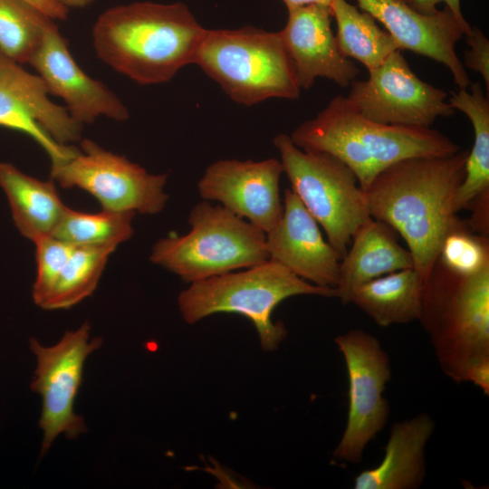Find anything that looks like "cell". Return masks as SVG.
<instances>
[{"label": "cell", "mask_w": 489, "mask_h": 489, "mask_svg": "<svg viewBox=\"0 0 489 489\" xmlns=\"http://www.w3.org/2000/svg\"><path fill=\"white\" fill-rule=\"evenodd\" d=\"M190 230L158 240L149 260L192 283L269 260L265 233L221 205L203 200L191 209Z\"/></svg>", "instance_id": "52a82bcc"}, {"label": "cell", "mask_w": 489, "mask_h": 489, "mask_svg": "<svg viewBox=\"0 0 489 489\" xmlns=\"http://www.w3.org/2000/svg\"><path fill=\"white\" fill-rule=\"evenodd\" d=\"M471 217L466 220L470 229L489 237V191L479 195L471 204Z\"/></svg>", "instance_id": "4dcf8cb0"}, {"label": "cell", "mask_w": 489, "mask_h": 489, "mask_svg": "<svg viewBox=\"0 0 489 489\" xmlns=\"http://www.w3.org/2000/svg\"><path fill=\"white\" fill-rule=\"evenodd\" d=\"M287 8L302 6L311 4H321L331 5L332 0H283Z\"/></svg>", "instance_id": "836d02e7"}, {"label": "cell", "mask_w": 489, "mask_h": 489, "mask_svg": "<svg viewBox=\"0 0 489 489\" xmlns=\"http://www.w3.org/2000/svg\"><path fill=\"white\" fill-rule=\"evenodd\" d=\"M194 63L244 106L300 97L302 88L279 32L250 25L206 29Z\"/></svg>", "instance_id": "8992f818"}, {"label": "cell", "mask_w": 489, "mask_h": 489, "mask_svg": "<svg viewBox=\"0 0 489 489\" xmlns=\"http://www.w3.org/2000/svg\"><path fill=\"white\" fill-rule=\"evenodd\" d=\"M334 342L346 365L349 406L345 429L332 456L358 465L388 420L390 408L383 394L391 379V364L379 340L363 330L340 334Z\"/></svg>", "instance_id": "9c48e42d"}, {"label": "cell", "mask_w": 489, "mask_h": 489, "mask_svg": "<svg viewBox=\"0 0 489 489\" xmlns=\"http://www.w3.org/2000/svg\"><path fill=\"white\" fill-rule=\"evenodd\" d=\"M443 373L489 395V265L464 271L436 259L418 319Z\"/></svg>", "instance_id": "3957f363"}, {"label": "cell", "mask_w": 489, "mask_h": 489, "mask_svg": "<svg viewBox=\"0 0 489 489\" xmlns=\"http://www.w3.org/2000/svg\"><path fill=\"white\" fill-rule=\"evenodd\" d=\"M0 187L23 236L35 242L53 235L65 208L53 179L43 181L0 161Z\"/></svg>", "instance_id": "44dd1931"}, {"label": "cell", "mask_w": 489, "mask_h": 489, "mask_svg": "<svg viewBox=\"0 0 489 489\" xmlns=\"http://www.w3.org/2000/svg\"><path fill=\"white\" fill-rule=\"evenodd\" d=\"M437 259L464 271L483 268L489 265V237L473 232L467 225L446 237Z\"/></svg>", "instance_id": "f1b7e54d"}, {"label": "cell", "mask_w": 489, "mask_h": 489, "mask_svg": "<svg viewBox=\"0 0 489 489\" xmlns=\"http://www.w3.org/2000/svg\"><path fill=\"white\" fill-rule=\"evenodd\" d=\"M359 7L384 25L399 50H409L444 64L459 89L471 81L457 56V42L471 31L446 7L431 14L412 8L405 0H357Z\"/></svg>", "instance_id": "9a60e30c"}, {"label": "cell", "mask_w": 489, "mask_h": 489, "mask_svg": "<svg viewBox=\"0 0 489 489\" xmlns=\"http://www.w3.org/2000/svg\"><path fill=\"white\" fill-rule=\"evenodd\" d=\"M287 10L286 24L279 34L301 88H311L317 78L350 86L360 71L338 46L331 29V6L311 4Z\"/></svg>", "instance_id": "e0dca14e"}, {"label": "cell", "mask_w": 489, "mask_h": 489, "mask_svg": "<svg viewBox=\"0 0 489 489\" xmlns=\"http://www.w3.org/2000/svg\"><path fill=\"white\" fill-rule=\"evenodd\" d=\"M470 91L452 92L449 104L470 120L475 140L465 162V173L455 199L458 213L468 209L482 193L489 191V99L479 82L470 83Z\"/></svg>", "instance_id": "603a6c76"}, {"label": "cell", "mask_w": 489, "mask_h": 489, "mask_svg": "<svg viewBox=\"0 0 489 489\" xmlns=\"http://www.w3.org/2000/svg\"><path fill=\"white\" fill-rule=\"evenodd\" d=\"M52 19L64 20L69 9L53 0H25Z\"/></svg>", "instance_id": "d6a6232c"}, {"label": "cell", "mask_w": 489, "mask_h": 489, "mask_svg": "<svg viewBox=\"0 0 489 489\" xmlns=\"http://www.w3.org/2000/svg\"><path fill=\"white\" fill-rule=\"evenodd\" d=\"M415 10L427 14L436 13L438 9L436 5L445 3L446 6L461 22H466L460 7V0H405Z\"/></svg>", "instance_id": "1f68e13d"}, {"label": "cell", "mask_w": 489, "mask_h": 489, "mask_svg": "<svg viewBox=\"0 0 489 489\" xmlns=\"http://www.w3.org/2000/svg\"><path fill=\"white\" fill-rule=\"evenodd\" d=\"M398 235L388 224L371 216L357 228L340 263L336 289L342 304H349L350 294L360 285L414 267L410 252L398 244Z\"/></svg>", "instance_id": "ffe728a7"}, {"label": "cell", "mask_w": 489, "mask_h": 489, "mask_svg": "<svg viewBox=\"0 0 489 489\" xmlns=\"http://www.w3.org/2000/svg\"><path fill=\"white\" fill-rule=\"evenodd\" d=\"M34 244L36 277L33 284L32 296L34 303L42 307L74 246L53 235L42 237L35 241Z\"/></svg>", "instance_id": "83f0119b"}, {"label": "cell", "mask_w": 489, "mask_h": 489, "mask_svg": "<svg viewBox=\"0 0 489 489\" xmlns=\"http://www.w3.org/2000/svg\"><path fill=\"white\" fill-rule=\"evenodd\" d=\"M283 168L271 158L261 161L220 159L210 164L197 183L200 197L217 201L265 234L283 212L279 182Z\"/></svg>", "instance_id": "5bb4252c"}, {"label": "cell", "mask_w": 489, "mask_h": 489, "mask_svg": "<svg viewBox=\"0 0 489 489\" xmlns=\"http://www.w3.org/2000/svg\"><path fill=\"white\" fill-rule=\"evenodd\" d=\"M206 31L183 3L135 2L100 14L92 38L100 60L150 85L168 82L194 63Z\"/></svg>", "instance_id": "7a4b0ae2"}, {"label": "cell", "mask_w": 489, "mask_h": 489, "mask_svg": "<svg viewBox=\"0 0 489 489\" xmlns=\"http://www.w3.org/2000/svg\"><path fill=\"white\" fill-rule=\"evenodd\" d=\"M133 211L85 213L66 207L53 235L73 246H113L133 235Z\"/></svg>", "instance_id": "484cf974"}, {"label": "cell", "mask_w": 489, "mask_h": 489, "mask_svg": "<svg viewBox=\"0 0 489 489\" xmlns=\"http://www.w3.org/2000/svg\"><path fill=\"white\" fill-rule=\"evenodd\" d=\"M292 190L343 257L357 228L370 217L365 191L336 157L298 148L284 133L273 140Z\"/></svg>", "instance_id": "ba28073f"}, {"label": "cell", "mask_w": 489, "mask_h": 489, "mask_svg": "<svg viewBox=\"0 0 489 489\" xmlns=\"http://www.w3.org/2000/svg\"><path fill=\"white\" fill-rule=\"evenodd\" d=\"M436 429L426 412L393 424L381 462L359 473L355 489H417L425 481L426 446Z\"/></svg>", "instance_id": "d6986e66"}, {"label": "cell", "mask_w": 489, "mask_h": 489, "mask_svg": "<svg viewBox=\"0 0 489 489\" xmlns=\"http://www.w3.org/2000/svg\"><path fill=\"white\" fill-rule=\"evenodd\" d=\"M90 329L84 322L50 347L30 339V349L37 361L31 389L42 398V455L61 434L74 439L87 430L84 418L74 412L73 407L86 359L102 344L101 338L90 340Z\"/></svg>", "instance_id": "8fae6325"}, {"label": "cell", "mask_w": 489, "mask_h": 489, "mask_svg": "<svg viewBox=\"0 0 489 489\" xmlns=\"http://www.w3.org/2000/svg\"><path fill=\"white\" fill-rule=\"evenodd\" d=\"M300 149L329 153L355 174L365 191L384 169L400 160L447 156L460 147L431 128L379 123L365 118L343 95H337L314 118L289 135Z\"/></svg>", "instance_id": "277c9868"}, {"label": "cell", "mask_w": 489, "mask_h": 489, "mask_svg": "<svg viewBox=\"0 0 489 489\" xmlns=\"http://www.w3.org/2000/svg\"><path fill=\"white\" fill-rule=\"evenodd\" d=\"M113 246H74L55 284L41 308H71L96 290Z\"/></svg>", "instance_id": "d4e9b609"}, {"label": "cell", "mask_w": 489, "mask_h": 489, "mask_svg": "<svg viewBox=\"0 0 489 489\" xmlns=\"http://www.w3.org/2000/svg\"><path fill=\"white\" fill-rule=\"evenodd\" d=\"M296 295L337 298L336 288L312 284L269 259L246 270L229 272L190 283L177 297L182 318L195 324L215 313H237L254 326L261 347L273 350L287 335L272 313L283 300Z\"/></svg>", "instance_id": "5b68a950"}, {"label": "cell", "mask_w": 489, "mask_h": 489, "mask_svg": "<svg viewBox=\"0 0 489 489\" xmlns=\"http://www.w3.org/2000/svg\"><path fill=\"white\" fill-rule=\"evenodd\" d=\"M469 150L447 156L400 160L381 171L365 190L371 217L405 240L414 268L423 280L435 264L443 242L467 225L455 208Z\"/></svg>", "instance_id": "6da1fadb"}, {"label": "cell", "mask_w": 489, "mask_h": 489, "mask_svg": "<svg viewBox=\"0 0 489 489\" xmlns=\"http://www.w3.org/2000/svg\"><path fill=\"white\" fill-rule=\"evenodd\" d=\"M39 75L25 71L0 50V127L31 137L48 154L52 164L67 160L80 149L82 125L66 107L48 98Z\"/></svg>", "instance_id": "4fadbf2b"}, {"label": "cell", "mask_w": 489, "mask_h": 489, "mask_svg": "<svg viewBox=\"0 0 489 489\" xmlns=\"http://www.w3.org/2000/svg\"><path fill=\"white\" fill-rule=\"evenodd\" d=\"M265 236L270 259L312 284L337 287L342 257L292 189L284 190L283 216Z\"/></svg>", "instance_id": "ac0fdd59"}, {"label": "cell", "mask_w": 489, "mask_h": 489, "mask_svg": "<svg viewBox=\"0 0 489 489\" xmlns=\"http://www.w3.org/2000/svg\"><path fill=\"white\" fill-rule=\"evenodd\" d=\"M330 6L337 24L336 41L344 56L355 59L370 71L399 50L392 36L369 13L346 0H332Z\"/></svg>", "instance_id": "cb8c5ba5"}, {"label": "cell", "mask_w": 489, "mask_h": 489, "mask_svg": "<svg viewBox=\"0 0 489 489\" xmlns=\"http://www.w3.org/2000/svg\"><path fill=\"white\" fill-rule=\"evenodd\" d=\"M400 51L369 71L367 80H354L349 101L365 118L383 124L430 128L438 117L451 116L447 93L419 79Z\"/></svg>", "instance_id": "7c38bea8"}, {"label": "cell", "mask_w": 489, "mask_h": 489, "mask_svg": "<svg viewBox=\"0 0 489 489\" xmlns=\"http://www.w3.org/2000/svg\"><path fill=\"white\" fill-rule=\"evenodd\" d=\"M53 20L25 0H0V50L29 63Z\"/></svg>", "instance_id": "4316f807"}, {"label": "cell", "mask_w": 489, "mask_h": 489, "mask_svg": "<svg viewBox=\"0 0 489 489\" xmlns=\"http://www.w3.org/2000/svg\"><path fill=\"white\" fill-rule=\"evenodd\" d=\"M53 2L66 7V8H82L85 7L91 4H92L95 0H53Z\"/></svg>", "instance_id": "e575fe53"}, {"label": "cell", "mask_w": 489, "mask_h": 489, "mask_svg": "<svg viewBox=\"0 0 489 489\" xmlns=\"http://www.w3.org/2000/svg\"><path fill=\"white\" fill-rule=\"evenodd\" d=\"M81 149L72 158L52 164L51 179L64 188L87 191L104 210L156 215L165 208L168 174H150L88 139L81 140Z\"/></svg>", "instance_id": "30bf717a"}, {"label": "cell", "mask_w": 489, "mask_h": 489, "mask_svg": "<svg viewBox=\"0 0 489 489\" xmlns=\"http://www.w3.org/2000/svg\"><path fill=\"white\" fill-rule=\"evenodd\" d=\"M29 63L35 68L50 94L61 97L71 117L90 124L101 116L125 121L129 112L102 82L92 79L73 59L66 38L52 22Z\"/></svg>", "instance_id": "2e32d148"}, {"label": "cell", "mask_w": 489, "mask_h": 489, "mask_svg": "<svg viewBox=\"0 0 489 489\" xmlns=\"http://www.w3.org/2000/svg\"><path fill=\"white\" fill-rule=\"evenodd\" d=\"M469 48L465 52L464 66L481 74L489 89V40L476 26L465 35Z\"/></svg>", "instance_id": "f546056e"}, {"label": "cell", "mask_w": 489, "mask_h": 489, "mask_svg": "<svg viewBox=\"0 0 489 489\" xmlns=\"http://www.w3.org/2000/svg\"><path fill=\"white\" fill-rule=\"evenodd\" d=\"M423 283L414 267L399 270L357 287L349 304L357 306L380 327L418 321Z\"/></svg>", "instance_id": "7402d4cb"}]
</instances>
